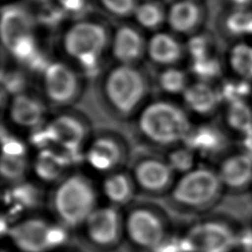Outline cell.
<instances>
[{
  "mask_svg": "<svg viewBox=\"0 0 252 252\" xmlns=\"http://www.w3.org/2000/svg\"><path fill=\"white\" fill-rule=\"evenodd\" d=\"M228 63L238 77L252 81V45L244 42L236 43L228 53Z\"/></svg>",
  "mask_w": 252,
  "mask_h": 252,
  "instance_id": "obj_28",
  "label": "cell"
},
{
  "mask_svg": "<svg viewBox=\"0 0 252 252\" xmlns=\"http://www.w3.org/2000/svg\"><path fill=\"white\" fill-rule=\"evenodd\" d=\"M2 87L11 97L25 92L26 81L21 73L9 71L7 73H3Z\"/></svg>",
  "mask_w": 252,
  "mask_h": 252,
  "instance_id": "obj_37",
  "label": "cell"
},
{
  "mask_svg": "<svg viewBox=\"0 0 252 252\" xmlns=\"http://www.w3.org/2000/svg\"><path fill=\"white\" fill-rule=\"evenodd\" d=\"M41 76V91L46 103L69 108L81 96L83 83L80 72L63 61H50Z\"/></svg>",
  "mask_w": 252,
  "mask_h": 252,
  "instance_id": "obj_12",
  "label": "cell"
},
{
  "mask_svg": "<svg viewBox=\"0 0 252 252\" xmlns=\"http://www.w3.org/2000/svg\"><path fill=\"white\" fill-rule=\"evenodd\" d=\"M190 252H231L238 235L223 221L203 220L190 224L183 232Z\"/></svg>",
  "mask_w": 252,
  "mask_h": 252,
  "instance_id": "obj_13",
  "label": "cell"
},
{
  "mask_svg": "<svg viewBox=\"0 0 252 252\" xmlns=\"http://www.w3.org/2000/svg\"><path fill=\"white\" fill-rule=\"evenodd\" d=\"M33 18L22 6L9 4L2 8L1 13V39L3 45L8 48L20 35L32 32Z\"/></svg>",
  "mask_w": 252,
  "mask_h": 252,
  "instance_id": "obj_23",
  "label": "cell"
},
{
  "mask_svg": "<svg viewBox=\"0 0 252 252\" xmlns=\"http://www.w3.org/2000/svg\"><path fill=\"white\" fill-rule=\"evenodd\" d=\"M195 1H198V0H195Z\"/></svg>",
  "mask_w": 252,
  "mask_h": 252,
  "instance_id": "obj_42",
  "label": "cell"
},
{
  "mask_svg": "<svg viewBox=\"0 0 252 252\" xmlns=\"http://www.w3.org/2000/svg\"><path fill=\"white\" fill-rule=\"evenodd\" d=\"M202 19L203 10L195 0H176L166 9V24L175 33H193Z\"/></svg>",
  "mask_w": 252,
  "mask_h": 252,
  "instance_id": "obj_21",
  "label": "cell"
},
{
  "mask_svg": "<svg viewBox=\"0 0 252 252\" xmlns=\"http://www.w3.org/2000/svg\"><path fill=\"white\" fill-rule=\"evenodd\" d=\"M225 25L231 33H252V13L244 10L234 11L227 16Z\"/></svg>",
  "mask_w": 252,
  "mask_h": 252,
  "instance_id": "obj_33",
  "label": "cell"
},
{
  "mask_svg": "<svg viewBox=\"0 0 252 252\" xmlns=\"http://www.w3.org/2000/svg\"><path fill=\"white\" fill-rule=\"evenodd\" d=\"M172 231L167 212L151 201H135L124 210V246L128 252H153Z\"/></svg>",
  "mask_w": 252,
  "mask_h": 252,
  "instance_id": "obj_6",
  "label": "cell"
},
{
  "mask_svg": "<svg viewBox=\"0 0 252 252\" xmlns=\"http://www.w3.org/2000/svg\"><path fill=\"white\" fill-rule=\"evenodd\" d=\"M164 157L177 176L192 170L198 165V156L184 144L167 150Z\"/></svg>",
  "mask_w": 252,
  "mask_h": 252,
  "instance_id": "obj_30",
  "label": "cell"
},
{
  "mask_svg": "<svg viewBox=\"0 0 252 252\" xmlns=\"http://www.w3.org/2000/svg\"><path fill=\"white\" fill-rule=\"evenodd\" d=\"M98 189L106 204L122 210L132 205L138 194L129 169L124 168L102 176Z\"/></svg>",
  "mask_w": 252,
  "mask_h": 252,
  "instance_id": "obj_18",
  "label": "cell"
},
{
  "mask_svg": "<svg viewBox=\"0 0 252 252\" xmlns=\"http://www.w3.org/2000/svg\"><path fill=\"white\" fill-rule=\"evenodd\" d=\"M7 119L13 128L31 133L47 121L46 101L27 92L11 96L7 104Z\"/></svg>",
  "mask_w": 252,
  "mask_h": 252,
  "instance_id": "obj_15",
  "label": "cell"
},
{
  "mask_svg": "<svg viewBox=\"0 0 252 252\" xmlns=\"http://www.w3.org/2000/svg\"><path fill=\"white\" fill-rule=\"evenodd\" d=\"M7 50L14 59L26 66L41 52L32 32H28L17 37Z\"/></svg>",
  "mask_w": 252,
  "mask_h": 252,
  "instance_id": "obj_31",
  "label": "cell"
},
{
  "mask_svg": "<svg viewBox=\"0 0 252 252\" xmlns=\"http://www.w3.org/2000/svg\"><path fill=\"white\" fill-rule=\"evenodd\" d=\"M31 164L32 159L29 156L2 155L0 165L2 181L9 186L27 179Z\"/></svg>",
  "mask_w": 252,
  "mask_h": 252,
  "instance_id": "obj_26",
  "label": "cell"
},
{
  "mask_svg": "<svg viewBox=\"0 0 252 252\" xmlns=\"http://www.w3.org/2000/svg\"><path fill=\"white\" fill-rule=\"evenodd\" d=\"M101 8L109 15L116 18L133 16L139 3L138 0H97Z\"/></svg>",
  "mask_w": 252,
  "mask_h": 252,
  "instance_id": "obj_34",
  "label": "cell"
},
{
  "mask_svg": "<svg viewBox=\"0 0 252 252\" xmlns=\"http://www.w3.org/2000/svg\"><path fill=\"white\" fill-rule=\"evenodd\" d=\"M191 60L203 58L210 54V42L203 34H193L187 41L185 46Z\"/></svg>",
  "mask_w": 252,
  "mask_h": 252,
  "instance_id": "obj_36",
  "label": "cell"
},
{
  "mask_svg": "<svg viewBox=\"0 0 252 252\" xmlns=\"http://www.w3.org/2000/svg\"><path fill=\"white\" fill-rule=\"evenodd\" d=\"M130 161L129 171L138 194L149 199L165 198L177 178L165 157L143 153Z\"/></svg>",
  "mask_w": 252,
  "mask_h": 252,
  "instance_id": "obj_11",
  "label": "cell"
},
{
  "mask_svg": "<svg viewBox=\"0 0 252 252\" xmlns=\"http://www.w3.org/2000/svg\"><path fill=\"white\" fill-rule=\"evenodd\" d=\"M33 2H37V3H47L49 0H31Z\"/></svg>",
  "mask_w": 252,
  "mask_h": 252,
  "instance_id": "obj_41",
  "label": "cell"
},
{
  "mask_svg": "<svg viewBox=\"0 0 252 252\" xmlns=\"http://www.w3.org/2000/svg\"><path fill=\"white\" fill-rule=\"evenodd\" d=\"M222 187L218 171L205 165H197L177 176L165 197L166 204L179 215L198 214L216 203Z\"/></svg>",
  "mask_w": 252,
  "mask_h": 252,
  "instance_id": "obj_7",
  "label": "cell"
},
{
  "mask_svg": "<svg viewBox=\"0 0 252 252\" xmlns=\"http://www.w3.org/2000/svg\"><path fill=\"white\" fill-rule=\"evenodd\" d=\"M75 232L90 252H115L124 244V210L99 204Z\"/></svg>",
  "mask_w": 252,
  "mask_h": 252,
  "instance_id": "obj_9",
  "label": "cell"
},
{
  "mask_svg": "<svg viewBox=\"0 0 252 252\" xmlns=\"http://www.w3.org/2000/svg\"><path fill=\"white\" fill-rule=\"evenodd\" d=\"M147 41L136 27L121 25L111 33L109 49L117 64L136 65L146 54Z\"/></svg>",
  "mask_w": 252,
  "mask_h": 252,
  "instance_id": "obj_17",
  "label": "cell"
},
{
  "mask_svg": "<svg viewBox=\"0 0 252 252\" xmlns=\"http://www.w3.org/2000/svg\"><path fill=\"white\" fill-rule=\"evenodd\" d=\"M243 147L245 153L252 157V130L243 135Z\"/></svg>",
  "mask_w": 252,
  "mask_h": 252,
  "instance_id": "obj_40",
  "label": "cell"
},
{
  "mask_svg": "<svg viewBox=\"0 0 252 252\" xmlns=\"http://www.w3.org/2000/svg\"><path fill=\"white\" fill-rule=\"evenodd\" d=\"M66 15L67 14L58 5H55L43 8L38 17L40 23H42L43 25L54 26L57 25L62 20V17Z\"/></svg>",
  "mask_w": 252,
  "mask_h": 252,
  "instance_id": "obj_38",
  "label": "cell"
},
{
  "mask_svg": "<svg viewBox=\"0 0 252 252\" xmlns=\"http://www.w3.org/2000/svg\"><path fill=\"white\" fill-rule=\"evenodd\" d=\"M184 47L178 38L167 32H156L147 40L146 54L159 66H174L182 57Z\"/></svg>",
  "mask_w": 252,
  "mask_h": 252,
  "instance_id": "obj_20",
  "label": "cell"
},
{
  "mask_svg": "<svg viewBox=\"0 0 252 252\" xmlns=\"http://www.w3.org/2000/svg\"><path fill=\"white\" fill-rule=\"evenodd\" d=\"M111 33L105 25L82 19L67 27L61 37L63 53L85 76L93 77L99 73L102 58L110 45Z\"/></svg>",
  "mask_w": 252,
  "mask_h": 252,
  "instance_id": "obj_4",
  "label": "cell"
},
{
  "mask_svg": "<svg viewBox=\"0 0 252 252\" xmlns=\"http://www.w3.org/2000/svg\"><path fill=\"white\" fill-rule=\"evenodd\" d=\"M190 71L195 75L197 81L209 83L211 79L218 76L220 72V65L212 55H209L203 58L191 60Z\"/></svg>",
  "mask_w": 252,
  "mask_h": 252,
  "instance_id": "obj_32",
  "label": "cell"
},
{
  "mask_svg": "<svg viewBox=\"0 0 252 252\" xmlns=\"http://www.w3.org/2000/svg\"><path fill=\"white\" fill-rule=\"evenodd\" d=\"M133 17L136 24L146 31H157L163 23H166V9L154 0L139 2Z\"/></svg>",
  "mask_w": 252,
  "mask_h": 252,
  "instance_id": "obj_25",
  "label": "cell"
},
{
  "mask_svg": "<svg viewBox=\"0 0 252 252\" xmlns=\"http://www.w3.org/2000/svg\"><path fill=\"white\" fill-rule=\"evenodd\" d=\"M130 159V148L126 139L111 130L93 133L84 151L87 167L101 176L123 169Z\"/></svg>",
  "mask_w": 252,
  "mask_h": 252,
  "instance_id": "obj_10",
  "label": "cell"
},
{
  "mask_svg": "<svg viewBox=\"0 0 252 252\" xmlns=\"http://www.w3.org/2000/svg\"><path fill=\"white\" fill-rule=\"evenodd\" d=\"M181 96L187 112L201 117L212 114L221 100L220 92L203 81L190 83Z\"/></svg>",
  "mask_w": 252,
  "mask_h": 252,
  "instance_id": "obj_19",
  "label": "cell"
},
{
  "mask_svg": "<svg viewBox=\"0 0 252 252\" xmlns=\"http://www.w3.org/2000/svg\"><path fill=\"white\" fill-rule=\"evenodd\" d=\"M57 5L67 14H79L87 7V0H56Z\"/></svg>",
  "mask_w": 252,
  "mask_h": 252,
  "instance_id": "obj_39",
  "label": "cell"
},
{
  "mask_svg": "<svg viewBox=\"0 0 252 252\" xmlns=\"http://www.w3.org/2000/svg\"><path fill=\"white\" fill-rule=\"evenodd\" d=\"M149 81L135 65L116 64L100 83V99L105 111L114 119H134L148 102Z\"/></svg>",
  "mask_w": 252,
  "mask_h": 252,
  "instance_id": "obj_2",
  "label": "cell"
},
{
  "mask_svg": "<svg viewBox=\"0 0 252 252\" xmlns=\"http://www.w3.org/2000/svg\"><path fill=\"white\" fill-rule=\"evenodd\" d=\"M99 196L88 174L73 170L52 186L47 203L53 219L75 232L99 205Z\"/></svg>",
  "mask_w": 252,
  "mask_h": 252,
  "instance_id": "obj_3",
  "label": "cell"
},
{
  "mask_svg": "<svg viewBox=\"0 0 252 252\" xmlns=\"http://www.w3.org/2000/svg\"><path fill=\"white\" fill-rule=\"evenodd\" d=\"M81 162H84L83 156H74L54 148H46L35 151L32 159L31 172L34 180L40 184L53 186Z\"/></svg>",
  "mask_w": 252,
  "mask_h": 252,
  "instance_id": "obj_14",
  "label": "cell"
},
{
  "mask_svg": "<svg viewBox=\"0 0 252 252\" xmlns=\"http://www.w3.org/2000/svg\"><path fill=\"white\" fill-rule=\"evenodd\" d=\"M198 157H214L225 147V137L216 126L203 123L194 125L184 143Z\"/></svg>",
  "mask_w": 252,
  "mask_h": 252,
  "instance_id": "obj_22",
  "label": "cell"
},
{
  "mask_svg": "<svg viewBox=\"0 0 252 252\" xmlns=\"http://www.w3.org/2000/svg\"><path fill=\"white\" fill-rule=\"evenodd\" d=\"M222 186L240 189L252 180V157L246 153L227 157L218 170Z\"/></svg>",
  "mask_w": 252,
  "mask_h": 252,
  "instance_id": "obj_24",
  "label": "cell"
},
{
  "mask_svg": "<svg viewBox=\"0 0 252 252\" xmlns=\"http://www.w3.org/2000/svg\"><path fill=\"white\" fill-rule=\"evenodd\" d=\"M93 135L89 119L68 108L57 112L39 128L29 133L28 143L37 150L54 148L74 156H83Z\"/></svg>",
  "mask_w": 252,
  "mask_h": 252,
  "instance_id": "obj_5",
  "label": "cell"
},
{
  "mask_svg": "<svg viewBox=\"0 0 252 252\" xmlns=\"http://www.w3.org/2000/svg\"><path fill=\"white\" fill-rule=\"evenodd\" d=\"M157 82L158 87L168 95H182L190 84L185 71L175 66L165 67L159 72Z\"/></svg>",
  "mask_w": 252,
  "mask_h": 252,
  "instance_id": "obj_27",
  "label": "cell"
},
{
  "mask_svg": "<svg viewBox=\"0 0 252 252\" xmlns=\"http://www.w3.org/2000/svg\"><path fill=\"white\" fill-rule=\"evenodd\" d=\"M133 120L143 145L166 151L183 144L194 126L183 105L163 98L148 101Z\"/></svg>",
  "mask_w": 252,
  "mask_h": 252,
  "instance_id": "obj_1",
  "label": "cell"
},
{
  "mask_svg": "<svg viewBox=\"0 0 252 252\" xmlns=\"http://www.w3.org/2000/svg\"><path fill=\"white\" fill-rule=\"evenodd\" d=\"M71 232L54 219L33 213L11 222L4 233L16 252H56L68 244Z\"/></svg>",
  "mask_w": 252,
  "mask_h": 252,
  "instance_id": "obj_8",
  "label": "cell"
},
{
  "mask_svg": "<svg viewBox=\"0 0 252 252\" xmlns=\"http://www.w3.org/2000/svg\"><path fill=\"white\" fill-rule=\"evenodd\" d=\"M225 119L231 129L243 135L252 130V109L243 99L228 102Z\"/></svg>",
  "mask_w": 252,
  "mask_h": 252,
  "instance_id": "obj_29",
  "label": "cell"
},
{
  "mask_svg": "<svg viewBox=\"0 0 252 252\" xmlns=\"http://www.w3.org/2000/svg\"><path fill=\"white\" fill-rule=\"evenodd\" d=\"M153 252H190V250L183 232L178 233L172 230Z\"/></svg>",
  "mask_w": 252,
  "mask_h": 252,
  "instance_id": "obj_35",
  "label": "cell"
},
{
  "mask_svg": "<svg viewBox=\"0 0 252 252\" xmlns=\"http://www.w3.org/2000/svg\"><path fill=\"white\" fill-rule=\"evenodd\" d=\"M42 184L25 179L19 183L7 186L3 193V202L6 208V220H14L33 214L44 202L47 197L42 189Z\"/></svg>",
  "mask_w": 252,
  "mask_h": 252,
  "instance_id": "obj_16",
  "label": "cell"
}]
</instances>
